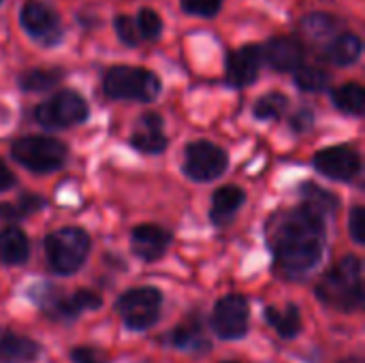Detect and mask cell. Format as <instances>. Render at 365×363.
I'll list each match as a JSON object with an SVG mask.
<instances>
[{
  "label": "cell",
  "mask_w": 365,
  "mask_h": 363,
  "mask_svg": "<svg viewBox=\"0 0 365 363\" xmlns=\"http://www.w3.org/2000/svg\"><path fill=\"white\" fill-rule=\"evenodd\" d=\"M113 28H115V32H118V36H120V41H122L124 45H128V47L139 45L141 36H139L137 24H135L133 17H128V15H118L115 21H113Z\"/></svg>",
  "instance_id": "obj_30"
},
{
  "label": "cell",
  "mask_w": 365,
  "mask_h": 363,
  "mask_svg": "<svg viewBox=\"0 0 365 363\" xmlns=\"http://www.w3.org/2000/svg\"><path fill=\"white\" fill-rule=\"evenodd\" d=\"M171 244V233L158 225H139L133 229L130 246L141 261H158Z\"/></svg>",
  "instance_id": "obj_15"
},
{
  "label": "cell",
  "mask_w": 365,
  "mask_h": 363,
  "mask_svg": "<svg viewBox=\"0 0 365 363\" xmlns=\"http://www.w3.org/2000/svg\"><path fill=\"white\" fill-rule=\"evenodd\" d=\"M19 24L28 32L30 39H34L36 43L45 45V47L58 45L62 39L60 17L45 2L28 0L19 11Z\"/></svg>",
  "instance_id": "obj_9"
},
{
  "label": "cell",
  "mask_w": 365,
  "mask_h": 363,
  "mask_svg": "<svg viewBox=\"0 0 365 363\" xmlns=\"http://www.w3.org/2000/svg\"><path fill=\"white\" fill-rule=\"evenodd\" d=\"M15 208H17V212H19V216L21 218H26V216H30V214H34V212H38L43 205H45V201L41 199V197H36V195H30V193H24L19 199H17V203H13Z\"/></svg>",
  "instance_id": "obj_33"
},
{
  "label": "cell",
  "mask_w": 365,
  "mask_h": 363,
  "mask_svg": "<svg viewBox=\"0 0 365 363\" xmlns=\"http://www.w3.org/2000/svg\"><path fill=\"white\" fill-rule=\"evenodd\" d=\"M165 122L158 113L148 111L137 120V126L130 135V145L143 154H160L167 150Z\"/></svg>",
  "instance_id": "obj_14"
},
{
  "label": "cell",
  "mask_w": 365,
  "mask_h": 363,
  "mask_svg": "<svg viewBox=\"0 0 365 363\" xmlns=\"http://www.w3.org/2000/svg\"><path fill=\"white\" fill-rule=\"evenodd\" d=\"M295 83H297V88L304 90V92H323V90L329 88L331 77H329L325 71L317 68V66H304V64H302V66L295 71Z\"/></svg>",
  "instance_id": "obj_25"
},
{
  "label": "cell",
  "mask_w": 365,
  "mask_h": 363,
  "mask_svg": "<svg viewBox=\"0 0 365 363\" xmlns=\"http://www.w3.org/2000/svg\"><path fill=\"white\" fill-rule=\"evenodd\" d=\"M250 306L244 295H227L222 297L212 315V327L216 336L222 340H240L248 332Z\"/></svg>",
  "instance_id": "obj_10"
},
{
  "label": "cell",
  "mask_w": 365,
  "mask_h": 363,
  "mask_svg": "<svg viewBox=\"0 0 365 363\" xmlns=\"http://www.w3.org/2000/svg\"><path fill=\"white\" fill-rule=\"evenodd\" d=\"M47 302L53 304V315L68 317V319H75V317H79L81 312H88V310H96L103 304L101 295H96L92 291H77L75 295L60 297V295H56V291L43 287V295L38 297V304L45 306Z\"/></svg>",
  "instance_id": "obj_16"
},
{
  "label": "cell",
  "mask_w": 365,
  "mask_h": 363,
  "mask_svg": "<svg viewBox=\"0 0 365 363\" xmlns=\"http://www.w3.org/2000/svg\"><path fill=\"white\" fill-rule=\"evenodd\" d=\"M291 126L297 131V133H306L314 126V113L310 109H299L293 120H291Z\"/></svg>",
  "instance_id": "obj_35"
},
{
  "label": "cell",
  "mask_w": 365,
  "mask_h": 363,
  "mask_svg": "<svg viewBox=\"0 0 365 363\" xmlns=\"http://www.w3.org/2000/svg\"><path fill=\"white\" fill-rule=\"evenodd\" d=\"M302 199H304L306 205H310L312 210H317L325 218L340 208V199L334 193H329V190H325V188H321L317 184H310V182H306L302 186Z\"/></svg>",
  "instance_id": "obj_24"
},
{
  "label": "cell",
  "mask_w": 365,
  "mask_h": 363,
  "mask_svg": "<svg viewBox=\"0 0 365 363\" xmlns=\"http://www.w3.org/2000/svg\"><path fill=\"white\" fill-rule=\"evenodd\" d=\"M73 363H105V355L96 349H88V347H79L71 353Z\"/></svg>",
  "instance_id": "obj_34"
},
{
  "label": "cell",
  "mask_w": 365,
  "mask_h": 363,
  "mask_svg": "<svg viewBox=\"0 0 365 363\" xmlns=\"http://www.w3.org/2000/svg\"><path fill=\"white\" fill-rule=\"evenodd\" d=\"M265 319L287 340L295 338L302 332V315L295 304H287L284 308H267Z\"/></svg>",
  "instance_id": "obj_21"
},
{
  "label": "cell",
  "mask_w": 365,
  "mask_h": 363,
  "mask_svg": "<svg viewBox=\"0 0 365 363\" xmlns=\"http://www.w3.org/2000/svg\"><path fill=\"white\" fill-rule=\"evenodd\" d=\"M90 235L79 227H64L47 235L45 252L56 274H75L90 255Z\"/></svg>",
  "instance_id": "obj_5"
},
{
  "label": "cell",
  "mask_w": 365,
  "mask_h": 363,
  "mask_svg": "<svg viewBox=\"0 0 365 363\" xmlns=\"http://www.w3.org/2000/svg\"><path fill=\"white\" fill-rule=\"evenodd\" d=\"M361 39L355 32H342L334 36L325 49V56L336 66H351L361 58Z\"/></svg>",
  "instance_id": "obj_19"
},
{
  "label": "cell",
  "mask_w": 365,
  "mask_h": 363,
  "mask_svg": "<svg viewBox=\"0 0 365 363\" xmlns=\"http://www.w3.org/2000/svg\"><path fill=\"white\" fill-rule=\"evenodd\" d=\"M0 2H2V0H0Z\"/></svg>",
  "instance_id": "obj_38"
},
{
  "label": "cell",
  "mask_w": 365,
  "mask_h": 363,
  "mask_svg": "<svg viewBox=\"0 0 365 363\" xmlns=\"http://www.w3.org/2000/svg\"><path fill=\"white\" fill-rule=\"evenodd\" d=\"M289 98L282 92H267L255 103V116L259 120H278L287 111Z\"/></svg>",
  "instance_id": "obj_27"
},
{
  "label": "cell",
  "mask_w": 365,
  "mask_h": 363,
  "mask_svg": "<svg viewBox=\"0 0 365 363\" xmlns=\"http://www.w3.org/2000/svg\"><path fill=\"white\" fill-rule=\"evenodd\" d=\"M103 90L113 101L150 103L160 94V79L141 66H111L103 77Z\"/></svg>",
  "instance_id": "obj_3"
},
{
  "label": "cell",
  "mask_w": 365,
  "mask_h": 363,
  "mask_svg": "<svg viewBox=\"0 0 365 363\" xmlns=\"http://www.w3.org/2000/svg\"><path fill=\"white\" fill-rule=\"evenodd\" d=\"M317 295L325 306L342 312H353L364 302L361 261L357 257H344L336 263L319 282Z\"/></svg>",
  "instance_id": "obj_2"
},
{
  "label": "cell",
  "mask_w": 365,
  "mask_h": 363,
  "mask_svg": "<svg viewBox=\"0 0 365 363\" xmlns=\"http://www.w3.org/2000/svg\"><path fill=\"white\" fill-rule=\"evenodd\" d=\"M11 156L28 171L45 175L58 171L66 163L68 148L60 139L47 135H26L13 141Z\"/></svg>",
  "instance_id": "obj_4"
},
{
  "label": "cell",
  "mask_w": 365,
  "mask_h": 363,
  "mask_svg": "<svg viewBox=\"0 0 365 363\" xmlns=\"http://www.w3.org/2000/svg\"><path fill=\"white\" fill-rule=\"evenodd\" d=\"M160 304L163 297L156 289L143 287V289H133L124 293L118 300V310L130 329H148L156 323L160 315Z\"/></svg>",
  "instance_id": "obj_8"
},
{
  "label": "cell",
  "mask_w": 365,
  "mask_h": 363,
  "mask_svg": "<svg viewBox=\"0 0 365 363\" xmlns=\"http://www.w3.org/2000/svg\"><path fill=\"white\" fill-rule=\"evenodd\" d=\"M304 30L314 36V39H323V36H329L336 28V21L331 15L327 13H314V15H308L304 21H302Z\"/></svg>",
  "instance_id": "obj_29"
},
{
  "label": "cell",
  "mask_w": 365,
  "mask_h": 363,
  "mask_svg": "<svg viewBox=\"0 0 365 363\" xmlns=\"http://www.w3.org/2000/svg\"><path fill=\"white\" fill-rule=\"evenodd\" d=\"M349 233L355 240V244H365V208L355 205L349 216Z\"/></svg>",
  "instance_id": "obj_32"
},
{
  "label": "cell",
  "mask_w": 365,
  "mask_h": 363,
  "mask_svg": "<svg viewBox=\"0 0 365 363\" xmlns=\"http://www.w3.org/2000/svg\"><path fill=\"white\" fill-rule=\"evenodd\" d=\"M344 363H364V359H361V357H353V359H349V362Z\"/></svg>",
  "instance_id": "obj_37"
},
{
  "label": "cell",
  "mask_w": 365,
  "mask_h": 363,
  "mask_svg": "<svg viewBox=\"0 0 365 363\" xmlns=\"http://www.w3.org/2000/svg\"><path fill=\"white\" fill-rule=\"evenodd\" d=\"M314 167L325 178L349 182L361 171V156L353 145H331L314 154Z\"/></svg>",
  "instance_id": "obj_11"
},
{
  "label": "cell",
  "mask_w": 365,
  "mask_h": 363,
  "mask_svg": "<svg viewBox=\"0 0 365 363\" xmlns=\"http://www.w3.org/2000/svg\"><path fill=\"white\" fill-rule=\"evenodd\" d=\"M336 107L349 116H361L365 109V90L361 83L357 81H351V83H344L340 86L338 90H334L331 94Z\"/></svg>",
  "instance_id": "obj_23"
},
{
  "label": "cell",
  "mask_w": 365,
  "mask_h": 363,
  "mask_svg": "<svg viewBox=\"0 0 365 363\" xmlns=\"http://www.w3.org/2000/svg\"><path fill=\"white\" fill-rule=\"evenodd\" d=\"M88 116V103L75 90H60L34 109V120L45 128H68L86 122Z\"/></svg>",
  "instance_id": "obj_6"
},
{
  "label": "cell",
  "mask_w": 365,
  "mask_h": 363,
  "mask_svg": "<svg viewBox=\"0 0 365 363\" xmlns=\"http://www.w3.org/2000/svg\"><path fill=\"white\" fill-rule=\"evenodd\" d=\"M225 0H180L182 9L190 15H197V17H205V19H212L220 6H222Z\"/></svg>",
  "instance_id": "obj_31"
},
{
  "label": "cell",
  "mask_w": 365,
  "mask_h": 363,
  "mask_svg": "<svg viewBox=\"0 0 365 363\" xmlns=\"http://www.w3.org/2000/svg\"><path fill=\"white\" fill-rule=\"evenodd\" d=\"M173 344L180 347L182 351L188 353H201L210 347V342L205 340L203 332L199 329V325H182L173 332Z\"/></svg>",
  "instance_id": "obj_26"
},
{
  "label": "cell",
  "mask_w": 365,
  "mask_h": 363,
  "mask_svg": "<svg viewBox=\"0 0 365 363\" xmlns=\"http://www.w3.org/2000/svg\"><path fill=\"white\" fill-rule=\"evenodd\" d=\"M244 201H246V193L240 186L229 184V186L218 188L212 197V210H210L212 223L216 227H225L237 214V210L244 205Z\"/></svg>",
  "instance_id": "obj_17"
},
{
  "label": "cell",
  "mask_w": 365,
  "mask_h": 363,
  "mask_svg": "<svg viewBox=\"0 0 365 363\" xmlns=\"http://www.w3.org/2000/svg\"><path fill=\"white\" fill-rule=\"evenodd\" d=\"M13 186H15V175H13V171L6 167L4 160H0V193L9 190V188H13Z\"/></svg>",
  "instance_id": "obj_36"
},
{
  "label": "cell",
  "mask_w": 365,
  "mask_h": 363,
  "mask_svg": "<svg viewBox=\"0 0 365 363\" xmlns=\"http://www.w3.org/2000/svg\"><path fill=\"white\" fill-rule=\"evenodd\" d=\"M229 167L227 152L212 141H192L186 148L184 173L195 182H212L220 178Z\"/></svg>",
  "instance_id": "obj_7"
},
{
  "label": "cell",
  "mask_w": 365,
  "mask_h": 363,
  "mask_svg": "<svg viewBox=\"0 0 365 363\" xmlns=\"http://www.w3.org/2000/svg\"><path fill=\"white\" fill-rule=\"evenodd\" d=\"M261 62H263V51L259 45H255V43L242 45L240 49H235L227 56L225 77L233 88H246L257 81Z\"/></svg>",
  "instance_id": "obj_12"
},
{
  "label": "cell",
  "mask_w": 365,
  "mask_h": 363,
  "mask_svg": "<svg viewBox=\"0 0 365 363\" xmlns=\"http://www.w3.org/2000/svg\"><path fill=\"white\" fill-rule=\"evenodd\" d=\"M269 244L280 272L287 276H302L323 257L325 216L302 203L278 216L269 229Z\"/></svg>",
  "instance_id": "obj_1"
},
{
  "label": "cell",
  "mask_w": 365,
  "mask_h": 363,
  "mask_svg": "<svg viewBox=\"0 0 365 363\" xmlns=\"http://www.w3.org/2000/svg\"><path fill=\"white\" fill-rule=\"evenodd\" d=\"M263 51V60L278 73H293L304 64L306 49L297 36H274L267 41Z\"/></svg>",
  "instance_id": "obj_13"
},
{
  "label": "cell",
  "mask_w": 365,
  "mask_h": 363,
  "mask_svg": "<svg viewBox=\"0 0 365 363\" xmlns=\"http://www.w3.org/2000/svg\"><path fill=\"white\" fill-rule=\"evenodd\" d=\"M30 242L19 227H6L0 231V261L6 265H21L28 261Z\"/></svg>",
  "instance_id": "obj_20"
},
{
  "label": "cell",
  "mask_w": 365,
  "mask_h": 363,
  "mask_svg": "<svg viewBox=\"0 0 365 363\" xmlns=\"http://www.w3.org/2000/svg\"><path fill=\"white\" fill-rule=\"evenodd\" d=\"M62 68H32L19 75L17 83L24 92H45L62 81Z\"/></svg>",
  "instance_id": "obj_22"
},
{
  "label": "cell",
  "mask_w": 365,
  "mask_h": 363,
  "mask_svg": "<svg viewBox=\"0 0 365 363\" xmlns=\"http://www.w3.org/2000/svg\"><path fill=\"white\" fill-rule=\"evenodd\" d=\"M135 24H137L139 36L145 39V41H156L160 36V32H163V19L152 9H139Z\"/></svg>",
  "instance_id": "obj_28"
},
{
  "label": "cell",
  "mask_w": 365,
  "mask_h": 363,
  "mask_svg": "<svg viewBox=\"0 0 365 363\" xmlns=\"http://www.w3.org/2000/svg\"><path fill=\"white\" fill-rule=\"evenodd\" d=\"M38 357V344L26 336L0 329V363H30Z\"/></svg>",
  "instance_id": "obj_18"
}]
</instances>
